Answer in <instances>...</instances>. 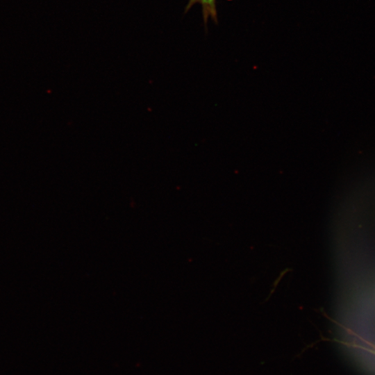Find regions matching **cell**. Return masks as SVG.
<instances>
[{
	"label": "cell",
	"instance_id": "1",
	"mask_svg": "<svg viewBox=\"0 0 375 375\" xmlns=\"http://www.w3.org/2000/svg\"><path fill=\"white\" fill-rule=\"evenodd\" d=\"M197 3L201 6L202 16L206 27L209 19H211L215 23H217V0H188L185 12L189 11L194 5Z\"/></svg>",
	"mask_w": 375,
	"mask_h": 375
}]
</instances>
